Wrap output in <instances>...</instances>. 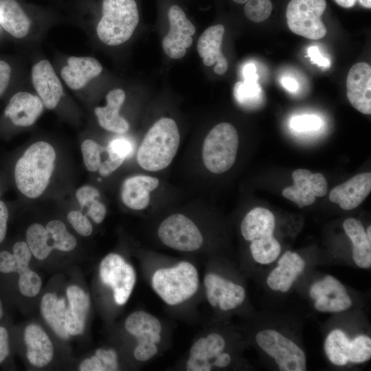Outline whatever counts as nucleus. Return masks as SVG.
Masks as SVG:
<instances>
[{"label": "nucleus", "instance_id": "1", "mask_svg": "<svg viewBox=\"0 0 371 371\" xmlns=\"http://www.w3.org/2000/svg\"><path fill=\"white\" fill-rule=\"evenodd\" d=\"M56 153L49 143L40 141L29 146L14 163L13 177L18 190L30 199L47 188L54 168Z\"/></svg>", "mask_w": 371, "mask_h": 371}, {"label": "nucleus", "instance_id": "2", "mask_svg": "<svg viewBox=\"0 0 371 371\" xmlns=\"http://www.w3.org/2000/svg\"><path fill=\"white\" fill-rule=\"evenodd\" d=\"M180 135L176 122L162 117L148 130L139 148L137 160L148 171H159L168 167L179 148Z\"/></svg>", "mask_w": 371, "mask_h": 371}, {"label": "nucleus", "instance_id": "3", "mask_svg": "<svg viewBox=\"0 0 371 371\" xmlns=\"http://www.w3.org/2000/svg\"><path fill=\"white\" fill-rule=\"evenodd\" d=\"M96 33L105 45L116 46L133 35L139 19L135 0H103Z\"/></svg>", "mask_w": 371, "mask_h": 371}, {"label": "nucleus", "instance_id": "4", "mask_svg": "<svg viewBox=\"0 0 371 371\" xmlns=\"http://www.w3.org/2000/svg\"><path fill=\"white\" fill-rule=\"evenodd\" d=\"M152 286L168 304L177 305L191 297L199 286V275L191 263L181 262L177 265L157 270L152 278Z\"/></svg>", "mask_w": 371, "mask_h": 371}, {"label": "nucleus", "instance_id": "5", "mask_svg": "<svg viewBox=\"0 0 371 371\" xmlns=\"http://www.w3.org/2000/svg\"><path fill=\"white\" fill-rule=\"evenodd\" d=\"M238 148V135L227 122L216 125L205 137L202 150L203 163L212 173L221 174L234 165Z\"/></svg>", "mask_w": 371, "mask_h": 371}, {"label": "nucleus", "instance_id": "6", "mask_svg": "<svg viewBox=\"0 0 371 371\" xmlns=\"http://www.w3.org/2000/svg\"><path fill=\"white\" fill-rule=\"evenodd\" d=\"M326 7V0H291L286 12L289 28L311 40L323 38L327 30L321 16Z\"/></svg>", "mask_w": 371, "mask_h": 371}, {"label": "nucleus", "instance_id": "7", "mask_svg": "<svg viewBox=\"0 0 371 371\" xmlns=\"http://www.w3.org/2000/svg\"><path fill=\"white\" fill-rule=\"evenodd\" d=\"M256 341L259 347L273 357L281 371H305L306 356L292 340L273 329L258 332Z\"/></svg>", "mask_w": 371, "mask_h": 371}, {"label": "nucleus", "instance_id": "8", "mask_svg": "<svg viewBox=\"0 0 371 371\" xmlns=\"http://www.w3.org/2000/svg\"><path fill=\"white\" fill-rule=\"evenodd\" d=\"M158 236L165 245L181 251H196L203 240L195 223L182 214H174L164 220L158 228Z\"/></svg>", "mask_w": 371, "mask_h": 371}, {"label": "nucleus", "instance_id": "9", "mask_svg": "<svg viewBox=\"0 0 371 371\" xmlns=\"http://www.w3.org/2000/svg\"><path fill=\"white\" fill-rule=\"evenodd\" d=\"M100 276L102 282L111 287L115 302L124 304L128 300L136 281L133 267L116 254L105 256L100 265Z\"/></svg>", "mask_w": 371, "mask_h": 371}, {"label": "nucleus", "instance_id": "10", "mask_svg": "<svg viewBox=\"0 0 371 371\" xmlns=\"http://www.w3.org/2000/svg\"><path fill=\"white\" fill-rule=\"evenodd\" d=\"M168 18L170 29L163 39L162 47L170 58H181L192 44V36L196 28L183 9L177 4L169 7Z\"/></svg>", "mask_w": 371, "mask_h": 371}, {"label": "nucleus", "instance_id": "11", "mask_svg": "<svg viewBox=\"0 0 371 371\" xmlns=\"http://www.w3.org/2000/svg\"><path fill=\"white\" fill-rule=\"evenodd\" d=\"M294 183L283 189L282 195L299 207L313 204L316 197L325 196L328 182L322 173H312L306 169H297L292 173Z\"/></svg>", "mask_w": 371, "mask_h": 371}, {"label": "nucleus", "instance_id": "12", "mask_svg": "<svg viewBox=\"0 0 371 371\" xmlns=\"http://www.w3.org/2000/svg\"><path fill=\"white\" fill-rule=\"evenodd\" d=\"M347 97L352 106L359 112L371 113V67L361 62L354 65L346 78Z\"/></svg>", "mask_w": 371, "mask_h": 371}, {"label": "nucleus", "instance_id": "13", "mask_svg": "<svg viewBox=\"0 0 371 371\" xmlns=\"http://www.w3.org/2000/svg\"><path fill=\"white\" fill-rule=\"evenodd\" d=\"M31 77L33 87L43 105L48 109H55L63 96V89L50 62L41 60L34 64Z\"/></svg>", "mask_w": 371, "mask_h": 371}, {"label": "nucleus", "instance_id": "14", "mask_svg": "<svg viewBox=\"0 0 371 371\" xmlns=\"http://www.w3.org/2000/svg\"><path fill=\"white\" fill-rule=\"evenodd\" d=\"M41 98L27 91L14 94L4 109V117L17 127H28L35 123L43 111Z\"/></svg>", "mask_w": 371, "mask_h": 371}, {"label": "nucleus", "instance_id": "15", "mask_svg": "<svg viewBox=\"0 0 371 371\" xmlns=\"http://www.w3.org/2000/svg\"><path fill=\"white\" fill-rule=\"evenodd\" d=\"M371 190V173L358 174L331 190L329 199L345 210L357 207Z\"/></svg>", "mask_w": 371, "mask_h": 371}, {"label": "nucleus", "instance_id": "16", "mask_svg": "<svg viewBox=\"0 0 371 371\" xmlns=\"http://www.w3.org/2000/svg\"><path fill=\"white\" fill-rule=\"evenodd\" d=\"M225 27L221 24L207 27L199 38L197 51L205 65L210 67L216 63L214 71L224 74L228 69V63L221 52Z\"/></svg>", "mask_w": 371, "mask_h": 371}, {"label": "nucleus", "instance_id": "17", "mask_svg": "<svg viewBox=\"0 0 371 371\" xmlns=\"http://www.w3.org/2000/svg\"><path fill=\"white\" fill-rule=\"evenodd\" d=\"M102 71V65L93 57L70 56L67 65L62 68L60 76L70 89L79 90Z\"/></svg>", "mask_w": 371, "mask_h": 371}, {"label": "nucleus", "instance_id": "18", "mask_svg": "<svg viewBox=\"0 0 371 371\" xmlns=\"http://www.w3.org/2000/svg\"><path fill=\"white\" fill-rule=\"evenodd\" d=\"M306 265L297 253L286 251L278 261V266L269 274L267 282L273 291L287 292Z\"/></svg>", "mask_w": 371, "mask_h": 371}, {"label": "nucleus", "instance_id": "19", "mask_svg": "<svg viewBox=\"0 0 371 371\" xmlns=\"http://www.w3.org/2000/svg\"><path fill=\"white\" fill-rule=\"evenodd\" d=\"M159 186V179L146 175H135L127 178L122 183V200L128 207L141 210L150 202V192Z\"/></svg>", "mask_w": 371, "mask_h": 371}, {"label": "nucleus", "instance_id": "20", "mask_svg": "<svg viewBox=\"0 0 371 371\" xmlns=\"http://www.w3.org/2000/svg\"><path fill=\"white\" fill-rule=\"evenodd\" d=\"M24 341L27 346V358L34 366L42 368L52 359V343L44 330L37 324H30L24 330Z\"/></svg>", "mask_w": 371, "mask_h": 371}, {"label": "nucleus", "instance_id": "21", "mask_svg": "<svg viewBox=\"0 0 371 371\" xmlns=\"http://www.w3.org/2000/svg\"><path fill=\"white\" fill-rule=\"evenodd\" d=\"M125 98V93L122 89H114L107 93L106 105L96 107L94 111L101 127L106 131L120 134L126 133L129 129L128 122L119 114Z\"/></svg>", "mask_w": 371, "mask_h": 371}, {"label": "nucleus", "instance_id": "22", "mask_svg": "<svg viewBox=\"0 0 371 371\" xmlns=\"http://www.w3.org/2000/svg\"><path fill=\"white\" fill-rule=\"evenodd\" d=\"M69 306L66 309V327L69 335L81 334L90 306L89 295L79 286L73 285L67 289Z\"/></svg>", "mask_w": 371, "mask_h": 371}, {"label": "nucleus", "instance_id": "23", "mask_svg": "<svg viewBox=\"0 0 371 371\" xmlns=\"http://www.w3.org/2000/svg\"><path fill=\"white\" fill-rule=\"evenodd\" d=\"M275 216L269 210L257 207L249 211L240 224V232L247 241L273 235Z\"/></svg>", "mask_w": 371, "mask_h": 371}, {"label": "nucleus", "instance_id": "24", "mask_svg": "<svg viewBox=\"0 0 371 371\" xmlns=\"http://www.w3.org/2000/svg\"><path fill=\"white\" fill-rule=\"evenodd\" d=\"M343 227L353 245L352 258L355 263L360 268H370L371 240L368 239L362 223L354 218H349L344 221Z\"/></svg>", "mask_w": 371, "mask_h": 371}, {"label": "nucleus", "instance_id": "25", "mask_svg": "<svg viewBox=\"0 0 371 371\" xmlns=\"http://www.w3.org/2000/svg\"><path fill=\"white\" fill-rule=\"evenodd\" d=\"M0 25L11 36L16 38L25 37L31 22L15 0H0Z\"/></svg>", "mask_w": 371, "mask_h": 371}, {"label": "nucleus", "instance_id": "26", "mask_svg": "<svg viewBox=\"0 0 371 371\" xmlns=\"http://www.w3.org/2000/svg\"><path fill=\"white\" fill-rule=\"evenodd\" d=\"M66 304L64 298L56 294H45L41 302V314L55 333L62 339H67L69 334L66 327Z\"/></svg>", "mask_w": 371, "mask_h": 371}, {"label": "nucleus", "instance_id": "27", "mask_svg": "<svg viewBox=\"0 0 371 371\" xmlns=\"http://www.w3.org/2000/svg\"><path fill=\"white\" fill-rule=\"evenodd\" d=\"M13 254L8 251L0 252V272L21 273L29 269L32 252L26 242L19 241L14 244Z\"/></svg>", "mask_w": 371, "mask_h": 371}, {"label": "nucleus", "instance_id": "28", "mask_svg": "<svg viewBox=\"0 0 371 371\" xmlns=\"http://www.w3.org/2000/svg\"><path fill=\"white\" fill-rule=\"evenodd\" d=\"M350 341L345 333L339 329H335L328 335L324 342V351L331 363L340 366L348 363Z\"/></svg>", "mask_w": 371, "mask_h": 371}, {"label": "nucleus", "instance_id": "29", "mask_svg": "<svg viewBox=\"0 0 371 371\" xmlns=\"http://www.w3.org/2000/svg\"><path fill=\"white\" fill-rule=\"evenodd\" d=\"M26 243L33 256L41 260L47 258L54 249L46 228L38 223L32 224L27 229Z\"/></svg>", "mask_w": 371, "mask_h": 371}, {"label": "nucleus", "instance_id": "30", "mask_svg": "<svg viewBox=\"0 0 371 371\" xmlns=\"http://www.w3.org/2000/svg\"><path fill=\"white\" fill-rule=\"evenodd\" d=\"M250 251L256 262L268 265L278 258L281 251V247L273 235L251 241Z\"/></svg>", "mask_w": 371, "mask_h": 371}, {"label": "nucleus", "instance_id": "31", "mask_svg": "<svg viewBox=\"0 0 371 371\" xmlns=\"http://www.w3.org/2000/svg\"><path fill=\"white\" fill-rule=\"evenodd\" d=\"M53 249L63 251L73 250L77 244L76 238L69 233L65 225L59 220H52L45 227Z\"/></svg>", "mask_w": 371, "mask_h": 371}, {"label": "nucleus", "instance_id": "32", "mask_svg": "<svg viewBox=\"0 0 371 371\" xmlns=\"http://www.w3.org/2000/svg\"><path fill=\"white\" fill-rule=\"evenodd\" d=\"M236 100L241 106L251 108L257 106L262 100V90L258 81L244 80L238 82L234 87Z\"/></svg>", "mask_w": 371, "mask_h": 371}, {"label": "nucleus", "instance_id": "33", "mask_svg": "<svg viewBox=\"0 0 371 371\" xmlns=\"http://www.w3.org/2000/svg\"><path fill=\"white\" fill-rule=\"evenodd\" d=\"M220 291L218 305L224 311L240 306L246 297L244 288L230 281H227L225 286L220 289Z\"/></svg>", "mask_w": 371, "mask_h": 371}, {"label": "nucleus", "instance_id": "34", "mask_svg": "<svg viewBox=\"0 0 371 371\" xmlns=\"http://www.w3.org/2000/svg\"><path fill=\"white\" fill-rule=\"evenodd\" d=\"M133 150L132 143L124 138H116L111 140L106 147L109 157L108 163L115 168H118L128 157Z\"/></svg>", "mask_w": 371, "mask_h": 371}, {"label": "nucleus", "instance_id": "35", "mask_svg": "<svg viewBox=\"0 0 371 371\" xmlns=\"http://www.w3.org/2000/svg\"><path fill=\"white\" fill-rule=\"evenodd\" d=\"M347 357L348 362L363 363L371 357V339L366 335H359L350 340Z\"/></svg>", "mask_w": 371, "mask_h": 371}, {"label": "nucleus", "instance_id": "36", "mask_svg": "<svg viewBox=\"0 0 371 371\" xmlns=\"http://www.w3.org/2000/svg\"><path fill=\"white\" fill-rule=\"evenodd\" d=\"M83 161L87 169L90 172H95L101 164V153L106 151L104 147L92 139H86L81 144Z\"/></svg>", "mask_w": 371, "mask_h": 371}, {"label": "nucleus", "instance_id": "37", "mask_svg": "<svg viewBox=\"0 0 371 371\" xmlns=\"http://www.w3.org/2000/svg\"><path fill=\"white\" fill-rule=\"evenodd\" d=\"M272 11L270 0H249L245 5L244 12L251 21L260 23L268 19Z\"/></svg>", "mask_w": 371, "mask_h": 371}, {"label": "nucleus", "instance_id": "38", "mask_svg": "<svg viewBox=\"0 0 371 371\" xmlns=\"http://www.w3.org/2000/svg\"><path fill=\"white\" fill-rule=\"evenodd\" d=\"M42 281L40 276L30 269L20 273L19 289L20 292L27 297H34L40 291Z\"/></svg>", "mask_w": 371, "mask_h": 371}, {"label": "nucleus", "instance_id": "39", "mask_svg": "<svg viewBox=\"0 0 371 371\" xmlns=\"http://www.w3.org/2000/svg\"><path fill=\"white\" fill-rule=\"evenodd\" d=\"M321 119L315 115H296L290 120V127L297 132H310L318 130L322 126Z\"/></svg>", "mask_w": 371, "mask_h": 371}, {"label": "nucleus", "instance_id": "40", "mask_svg": "<svg viewBox=\"0 0 371 371\" xmlns=\"http://www.w3.org/2000/svg\"><path fill=\"white\" fill-rule=\"evenodd\" d=\"M67 219L80 235L88 236L92 233L93 227L91 222L80 211L69 212L67 214Z\"/></svg>", "mask_w": 371, "mask_h": 371}, {"label": "nucleus", "instance_id": "41", "mask_svg": "<svg viewBox=\"0 0 371 371\" xmlns=\"http://www.w3.org/2000/svg\"><path fill=\"white\" fill-rule=\"evenodd\" d=\"M205 339L207 356L210 361L223 351L225 341L223 337L217 333H211Z\"/></svg>", "mask_w": 371, "mask_h": 371}, {"label": "nucleus", "instance_id": "42", "mask_svg": "<svg viewBox=\"0 0 371 371\" xmlns=\"http://www.w3.org/2000/svg\"><path fill=\"white\" fill-rule=\"evenodd\" d=\"M95 355L101 361L104 371H115L118 370L117 355L112 349H98Z\"/></svg>", "mask_w": 371, "mask_h": 371}, {"label": "nucleus", "instance_id": "43", "mask_svg": "<svg viewBox=\"0 0 371 371\" xmlns=\"http://www.w3.org/2000/svg\"><path fill=\"white\" fill-rule=\"evenodd\" d=\"M100 192L91 186H83L78 188L76 193V199L81 207H87L93 200L98 198Z\"/></svg>", "mask_w": 371, "mask_h": 371}, {"label": "nucleus", "instance_id": "44", "mask_svg": "<svg viewBox=\"0 0 371 371\" xmlns=\"http://www.w3.org/2000/svg\"><path fill=\"white\" fill-rule=\"evenodd\" d=\"M158 352L156 344L149 342L146 345L137 344L134 349L133 355L139 361H147L153 357Z\"/></svg>", "mask_w": 371, "mask_h": 371}, {"label": "nucleus", "instance_id": "45", "mask_svg": "<svg viewBox=\"0 0 371 371\" xmlns=\"http://www.w3.org/2000/svg\"><path fill=\"white\" fill-rule=\"evenodd\" d=\"M87 207V215L95 223L98 224L103 221L106 214V209L102 203L95 199L89 204Z\"/></svg>", "mask_w": 371, "mask_h": 371}, {"label": "nucleus", "instance_id": "46", "mask_svg": "<svg viewBox=\"0 0 371 371\" xmlns=\"http://www.w3.org/2000/svg\"><path fill=\"white\" fill-rule=\"evenodd\" d=\"M12 69L5 61L0 60V98L5 93L9 85Z\"/></svg>", "mask_w": 371, "mask_h": 371}, {"label": "nucleus", "instance_id": "47", "mask_svg": "<svg viewBox=\"0 0 371 371\" xmlns=\"http://www.w3.org/2000/svg\"><path fill=\"white\" fill-rule=\"evenodd\" d=\"M307 54L313 64H316L318 66L324 68L330 67V60L321 54L317 46L313 45L308 47Z\"/></svg>", "mask_w": 371, "mask_h": 371}, {"label": "nucleus", "instance_id": "48", "mask_svg": "<svg viewBox=\"0 0 371 371\" xmlns=\"http://www.w3.org/2000/svg\"><path fill=\"white\" fill-rule=\"evenodd\" d=\"M9 218V210L6 203L0 200V244L4 240Z\"/></svg>", "mask_w": 371, "mask_h": 371}, {"label": "nucleus", "instance_id": "49", "mask_svg": "<svg viewBox=\"0 0 371 371\" xmlns=\"http://www.w3.org/2000/svg\"><path fill=\"white\" fill-rule=\"evenodd\" d=\"M80 371H104L101 361L95 355L82 361Z\"/></svg>", "mask_w": 371, "mask_h": 371}, {"label": "nucleus", "instance_id": "50", "mask_svg": "<svg viewBox=\"0 0 371 371\" xmlns=\"http://www.w3.org/2000/svg\"><path fill=\"white\" fill-rule=\"evenodd\" d=\"M212 364L208 361H200L193 358L189 357L186 363V370L188 371H210L212 370Z\"/></svg>", "mask_w": 371, "mask_h": 371}, {"label": "nucleus", "instance_id": "51", "mask_svg": "<svg viewBox=\"0 0 371 371\" xmlns=\"http://www.w3.org/2000/svg\"><path fill=\"white\" fill-rule=\"evenodd\" d=\"M9 355V338L7 330L0 326V363H1Z\"/></svg>", "mask_w": 371, "mask_h": 371}, {"label": "nucleus", "instance_id": "52", "mask_svg": "<svg viewBox=\"0 0 371 371\" xmlns=\"http://www.w3.org/2000/svg\"><path fill=\"white\" fill-rule=\"evenodd\" d=\"M243 75L245 80L258 81V76L254 63H250L245 65L243 70Z\"/></svg>", "mask_w": 371, "mask_h": 371}, {"label": "nucleus", "instance_id": "53", "mask_svg": "<svg viewBox=\"0 0 371 371\" xmlns=\"http://www.w3.org/2000/svg\"><path fill=\"white\" fill-rule=\"evenodd\" d=\"M231 363V356L227 352H221L218 355L212 363V366L218 368H225Z\"/></svg>", "mask_w": 371, "mask_h": 371}, {"label": "nucleus", "instance_id": "54", "mask_svg": "<svg viewBox=\"0 0 371 371\" xmlns=\"http://www.w3.org/2000/svg\"><path fill=\"white\" fill-rule=\"evenodd\" d=\"M282 86L289 92H295L298 89L297 82L291 77H283L280 80Z\"/></svg>", "mask_w": 371, "mask_h": 371}, {"label": "nucleus", "instance_id": "55", "mask_svg": "<svg viewBox=\"0 0 371 371\" xmlns=\"http://www.w3.org/2000/svg\"><path fill=\"white\" fill-rule=\"evenodd\" d=\"M329 297L327 295H320L315 302V308L320 312H326L328 304Z\"/></svg>", "mask_w": 371, "mask_h": 371}, {"label": "nucleus", "instance_id": "56", "mask_svg": "<svg viewBox=\"0 0 371 371\" xmlns=\"http://www.w3.org/2000/svg\"><path fill=\"white\" fill-rule=\"evenodd\" d=\"M335 1L338 5L344 8H347L352 7L357 2V0H335Z\"/></svg>", "mask_w": 371, "mask_h": 371}, {"label": "nucleus", "instance_id": "57", "mask_svg": "<svg viewBox=\"0 0 371 371\" xmlns=\"http://www.w3.org/2000/svg\"><path fill=\"white\" fill-rule=\"evenodd\" d=\"M149 341L155 344H158L161 341L160 334L157 333H152L148 335Z\"/></svg>", "mask_w": 371, "mask_h": 371}, {"label": "nucleus", "instance_id": "58", "mask_svg": "<svg viewBox=\"0 0 371 371\" xmlns=\"http://www.w3.org/2000/svg\"><path fill=\"white\" fill-rule=\"evenodd\" d=\"M361 5L366 8H371V0H359Z\"/></svg>", "mask_w": 371, "mask_h": 371}, {"label": "nucleus", "instance_id": "59", "mask_svg": "<svg viewBox=\"0 0 371 371\" xmlns=\"http://www.w3.org/2000/svg\"><path fill=\"white\" fill-rule=\"evenodd\" d=\"M366 232V234H367V236H368V239L371 240V227L370 226H369L367 228Z\"/></svg>", "mask_w": 371, "mask_h": 371}, {"label": "nucleus", "instance_id": "60", "mask_svg": "<svg viewBox=\"0 0 371 371\" xmlns=\"http://www.w3.org/2000/svg\"><path fill=\"white\" fill-rule=\"evenodd\" d=\"M232 1L236 3L243 4V3H246L249 0H232Z\"/></svg>", "mask_w": 371, "mask_h": 371}, {"label": "nucleus", "instance_id": "61", "mask_svg": "<svg viewBox=\"0 0 371 371\" xmlns=\"http://www.w3.org/2000/svg\"><path fill=\"white\" fill-rule=\"evenodd\" d=\"M3 315V306L0 300V319L2 317Z\"/></svg>", "mask_w": 371, "mask_h": 371}, {"label": "nucleus", "instance_id": "62", "mask_svg": "<svg viewBox=\"0 0 371 371\" xmlns=\"http://www.w3.org/2000/svg\"><path fill=\"white\" fill-rule=\"evenodd\" d=\"M1 186H2V185H1V179H0V196H1V191H2V190H1Z\"/></svg>", "mask_w": 371, "mask_h": 371}]
</instances>
